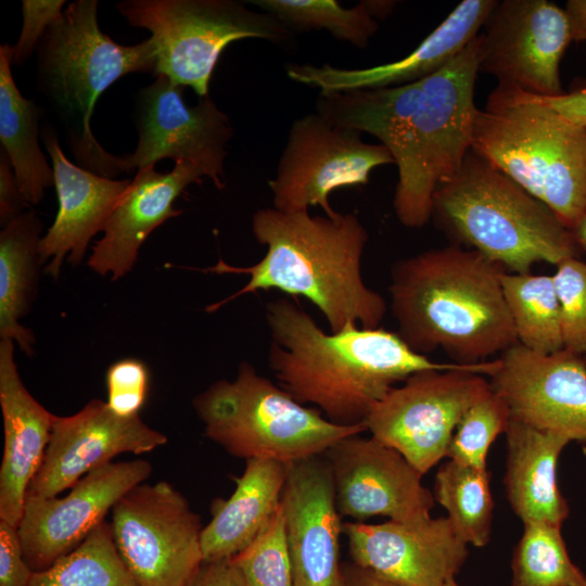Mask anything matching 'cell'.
Returning a JSON list of instances; mask_svg holds the SVG:
<instances>
[{
	"mask_svg": "<svg viewBox=\"0 0 586 586\" xmlns=\"http://www.w3.org/2000/svg\"><path fill=\"white\" fill-rule=\"evenodd\" d=\"M479 35L448 64L420 80L387 88L320 93L316 112L332 123L372 135L398 169L393 208L399 222L431 220L433 195L471 151L479 109L474 88Z\"/></svg>",
	"mask_w": 586,
	"mask_h": 586,
	"instance_id": "obj_1",
	"label": "cell"
},
{
	"mask_svg": "<svg viewBox=\"0 0 586 586\" xmlns=\"http://www.w3.org/2000/svg\"><path fill=\"white\" fill-rule=\"evenodd\" d=\"M271 343L268 365L279 385L331 422L365 424L372 408L397 383L424 370H467L489 377L498 360L437 362L415 352L398 333L349 326L326 333L297 304L266 305Z\"/></svg>",
	"mask_w": 586,
	"mask_h": 586,
	"instance_id": "obj_2",
	"label": "cell"
},
{
	"mask_svg": "<svg viewBox=\"0 0 586 586\" xmlns=\"http://www.w3.org/2000/svg\"><path fill=\"white\" fill-rule=\"evenodd\" d=\"M252 232L267 247L258 263L231 266L219 259L202 269L216 275L250 276L242 289L208 305L207 313L241 295L275 289L311 302L331 332L349 326L379 327L387 306L384 297L364 281L361 260L369 237L355 214L330 218L267 207L254 213Z\"/></svg>",
	"mask_w": 586,
	"mask_h": 586,
	"instance_id": "obj_3",
	"label": "cell"
},
{
	"mask_svg": "<svg viewBox=\"0 0 586 586\" xmlns=\"http://www.w3.org/2000/svg\"><path fill=\"white\" fill-rule=\"evenodd\" d=\"M505 271L456 244L399 259L388 288L397 333L417 353L441 348L460 364L502 354L518 343L502 292Z\"/></svg>",
	"mask_w": 586,
	"mask_h": 586,
	"instance_id": "obj_4",
	"label": "cell"
},
{
	"mask_svg": "<svg viewBox=\"0 0 586 586\" xmlns=\"http://www.w3.org/2000/svg\"><path fill=\"white\" fill-rule=\"evenodd\" d=\"M97 0H75L51 25L37 49L36 87L61 124L78 166L106 178L124 173L122 157L106 151L91 130L100 95L131 73L154 75L151 38L133 46L115 42L98 24Z\"/></svg>",
	"mask_w": 586,
	"mask_h": 586,
	"instance_id": "obj_5",
	"label": "cell"
},
{
	"mask_svg": "<svg viewBox=\"0 0 586 586\" xmlns=\"http://www.w3.org/2000/svg\"><path fill=\"white\" fill-rule=\"evenodd\" d=\"M431 219L456 245L510 272L578 255L573 231L547 205L472 150L434 193Z\"/></svg>",
	"mask_w": 586,
	"mask_h": 586,
	"instance_id": "obj_6",
	"label": "cell"
},
{
	"mask_svg": "<svg viewBox=\"0 0 586 586\" xmlns=\"http://www.w3.org/2000/svg\"><path fill=\"white\" fill-rule=\"evenodd\" d=\"M471 150L547 205L570 230L586 214V127L498 85L477 111Z\"/></svg>",
	"mask_w": 586,
	"mask_h": 586,
	"instance_id": "obj_7",
	"label": "cell"
},
{
	"mask_svg": "<svg viewBox=\"0 0 586 586\" xmlns=\"http://www.w3.org/2000/svg\"><path fill=\"white\" fill-rule=\"evenodd\" d=\"M192 406L204 434L229 455L292 463L322 456L365 424L340 425L298 403L247 361L232 381L221 379L198 394Z\"/></svg>",
	"mask_w": 586,
	"mask_h": 586,
	"instance_id": "obj_8",
	"label": "cell"
},
{
	"mask_svg": "<svg viewBox=\"0 0 586 586\" xmlns=\"http://www.w3.org/2000/svg\"><path fill=\"white\" fill-rule=\"evenodd\" d=\"M133 27L145 28L156 50L154 76L190 87L200 97L222 51L242 39L285 46L293 31L264 11L235 0H123L114 4Z\"/></svg>",
	"mask_w": 586,
	"mask_h": 586,
	"instance_id": "obj_9",
	"label": "cell"
},
{
	"mask_svg": "<svg viewBox=\"0 0 586 586\" xmlns=\"http://www.w3.org/2000/svg\"><path fill=\"white\" fill-rule=\"evenodd\" d=\"M116 549L138 586H188L204 562L200 515L170 483H141L113 507Z\"/></svg>",
	"mask_w": 586,
	"mask_h": 586,
	"instance_id": "obj_10",
	"label": "cell"
},
{
	"mask_svg": "<svg viewBox=\"0 0 586 586\" xmlns=\"http://www.w3.org/2000/svg\"><path fill=\"white\" fill-rule=\"evenodd\" d=\"M361 135L317 112L295 119L276 177L268 181L273 208L294 213L320 206L326 216L337 218L329 202L333 190L367 184L374 168L394 164L383 144L367 143Z\"/></svg>",
	"mask_w": 586,
	"mask_h": 586,
	"instance_id": "obj_11",
	"label": "cell"
},
{
	"mask_svg": "<svg viewBox=\"0 0 586 586\" xmlns=\"http://www.w3.org/2000/svg\"><path fill=\"white\" fill-rule=\"evenodd\" d=\"M492 390L485 375L467 370H424L393 387L365 425L400 453L422 475L443 458L467 410Z\"/></svg>",
	"mask_w": 586,
	"mask_h": 586,
	"instance_id": "obj_12",
	"label": "cell"
},
{
	"mask_svg": "<svg viewBox=\"0 0 586 586\" xmlns=\"http://www.w3.org/2000/svg\"><path fill=\"white\" fill-rule=\"evenodd\" d=\"M184 88L157 75L136 93L138 143L132 153L120 156L124 173L171 158L193 164L217 189H224L227 144L233 136L230 118L209 95L188 105Z\"/></svg>",
	"mask_w": 586,
	"mask_h": 586,
	"instance_id": "obj_13",
	"label": "cell"
},
{
	"mask_svg": "<svg viewBox=\"0 0 586 586\" xmlns=\"http://www.w3.org/2000/svg\"><path fill=\"white\" fill-rule=\"evenodd\" d=\"M479 34V71L538 97L564 92L560 63L572 42L564 10L548 0L497 1Z\"/></svg>",
	"mask_w": 586,
	"mask_h": 586,
	"instance_id": "obj_14",
	"label": "cell"
},
{
	"mask_svg": "<svg viewBox=\"0 0 586 586\" xmlns=\"http://www.w3.org/2000/svg\"><path fill=\"white\" fill-rule=\"evenodd\" d=\"M152 470L143 459L112 461L82 476L64 497H26L17 531L30 569L46 570L77 548Z\"/></svg>",
	"mask_w": 586,
	"mask_h": 586,
	"instance_id": "obj_15",
	"label": "cell"
},
{
	"mask_svg": "<svg viewBox=\"0 0 586 586\" xmlns=\"http://www.w3.org/2000/svg\"><path fill=\"white\" fill-rule=\"evenodd\" d=\"M491 387L510 417L586 443V362L564 348L542 354L517 343L498 358Z\"/></svg>",
	"mask_w": 586,
	"mask_h": 586,
	"instance_id": "obj_16",
	"label": "cell"
},
{
	"mask_svg": "<svg viewBox=\"0 0 586 586\" xmlns=\"http://www.w3.org/2000/svg\"><path fill=\"white\" fill-rule=\"evenodd\" d=\"M334 483L342 518L354 522L381 515L417 524L429 520L434 495L422 474L396 449L372 436L352 435L323 454Z\"/></svg>",
	"mask_w": 586,
	"mask_h": 586,
	"instance_id": "obj_17",
	"label": "cell"
},
{
	"mask_svg": "<svg viewBox=\"0 0 586 586\" xmlns=\"http://www.w3.org/2000/svg\"><path fill=\"white\" fill-rule=\"evenodd\" d=\"M166 443L167 436L139 415L122 417L106 402L91 399L72 416L54 415L43 460L26 497L59 496L120 454L142 455Z\"/></svg>",
	"mask_w": 586,
	"mask_h": 586,
	"instance_id": "obj_18",
	"label": "cell"
},
{
	"mask_svg": "<svg viewBox=\"0 0 586 586\" xmlns=\"http://www.w3.org/2000/svg\"><path fill=\"white\" fill-rule=\"evenodd\" d=\"M343 534L354 564L398 586H443L469 555L447 517L417 524L346 521Z\"/></svg>",
	"mask_w": 586,
	"mask_h": 586,
	"instance_id": "obj_19",
	"label": "cell"
},
{
	"mask_svg": "<svg viewBox=\"0 0 586 586\" xmlns=\"http://www.w3.org/2000/svg\"><path fill=\"white\" fill-rule=\"evenodd\" d=\"M280 504L293 586H344L340 562L344 522L323 455L289 463Z\"/></svg>",
	"mask_w": 586,
	"mask_h": 586,
	"instance_id": "obj_20",
	"label": "cell"
},
{
	"mask_svg": "<svg viewBox=\"0 0 586 586\" xmlns=\"http://www.w3.org/2000/svg\"><path fill=\"white\" fill-rule=\"evenodd\" d=\"M41 138L50 156L58 212L39 243L44 272L58 279L65 256L77 266L85 257L90 240L103 231L130 180L106 178L73 164L64 154L59 135L50 124L41 128Z\"/></svg>",
	"mask_w": 586,
	"mask_h": 586,
	"instance_id": "obj_21",
	"label": "cell"
},
{
	"mask_svg": "<svg viewBox=\"0 0 586 586\" xmlns=\"http://www.w3.org/2000/svg\"><path fill=\"white\" fill-rule=\"evenodd\" d=\"M497 0H463L412 52L397 61L365 68L291 63L286 75L320 93L402 86L425 78L455 59L477 35Z\"/></svg>",
	"mask_w": 586,
	"mask_h": 586,
	"instance_id": "obj_22",
	"label": "cell"
},
{
	"mask_svg": "<svg viewBox=\"0 0 586 586\" xmlns=\"http://www.w3.org/2000/svg\"><path fill=\"white\" fill-rule=\"evenodd\" d=\"M204 174L193 164L175 163L169 173H158L155 165L137 170L136 176L114 208L103 237L92 247L88 267L100 276L118 280L133 267L138 252L158 226L181 211L174 202L191 183H202Z\"/></svg>",
	"mask_w": 586,
	"mask_h": 586,
	"instance_id": "obj_23",
	"label": "cell"
},
{
	"mask_svg": "<svg viewBox=\"0 0 586 586\" xmlns=\"http://www.w3.org/2000/svg\"><path fill=\"white\" fill-rule=\"evenodd\" d=\"M0 406L4 431L0 520L17 527L29 484L43 460L54 415L25 387L11 340L0 341Z\"/></svg>",
	"mask_w": 586,
	"mask_h": 586,
	"instance_id": "obj_24",
	"label": "cell"
},
{
	"mask_svg": "<svg viewBox=\"0 0 586 586\" xmlns=\"http://www.w3.org/2000/svg\"><path fill=\"white\" fill-rule=\"evenodd\" d=\"M505 487L514 513L523 523L562 526L570 509L557 481V464L570 443L562 435L511 419L506 431Z\"/></svg>",
	"mask_w": 586,
	"mask_h": 586,
	"instance_id": "obj_25",
	"label": "cell"
},
{
	"mask_svg": "<svg viewBox=\"0 0 586 586\" xmlns=\"http://www.w3.org/2000/svg\"><path fill=\"white\" fill-rule=\"evenodd\" d=\"M289 463L249 459L228 499L212 501L209 522L203 526L204 561L230 560L267 525L278 510Z\"/></svg>",
	"mask_w": 586,
	"mask_h": 586,
	"instance_id": "obj_26",
	"label": "cell"
},
{
	"mask_svg": "<svg viewBox=\"0 0 586 586\" xmlns=\"http://www.w3.org/2000/svg\"><path fill=\"white\" fill-rule=\"evenodd\" d=\"M42 227L36 211L28 208L0 231V339L16 342L28 356L34 354L35 336L20 319L37 294Z\"/></svg>",
	"mask_w": 586,
	"mask_h": 586,
	"instance_id": "obj_27",
	"label": "cell"
},
{
	"mask_svg": "<svg viewBox=\"0 0 586 586\" xmlns=\"http://www.w3.org/2000/svg\"><path fill=\"white\" fill-rule=\"evenodd\" d=\"M13 48L0 46V141L28 204H39L54 186V173L39 146L43 110L18 90L12 74Z\"/></svg>",
	"mask_w": 586,
	"mask_h": 586,
	"instance_id": "obj_28",
	"label": "cell"
},
{
	"mask_svg": "<svg viewBox=\"0 0 586 586\" xmlns=\"http://www.w3.org/2000/svg\"><path fill=\"white\" fill-rule=\"evenodd\" d=\"M501 284L518 343L542 354L562 349L560 305L552 276L505 271Z\"/></svg>",
	"mask_w": 586,
	"mask_h": 586,
	"instance_id": "obj_29",
	"label": "cell"
},
{
	"mask_svg": "<svg viewBox=\"0 0 586 586\" xmlns=\"http://www.w3.org/2000/svg\"><path fill=\"white\" fill-rule=\"evenodd\" d=\"M433 495L468 545H487L494 509L487 470L448 460L435 474Z\"/></svg>",
	"mask_w": 586,
	"mask_h": 586,
	"instance_id": "obj_30",
	"label": "cell"
},
{
	"mask_svg": "<svg viewBox=\"0 0 586 586\" xmlns=\"http://www.w3.org/2000/svg\"><path fill=\"white\" fill-rule=\"evenodd\" d=\"M29 586L138 585L116 549L110 523L104 521L73 551L34 572Z\"/></svg>",
	"mask_w": 586,
	"mask_h": 586,
	"instance_id": "obj_31",
	"label": "cell"
},
{
	"mask_svg": "<svg viewBox=\"0 0 586 586\" xmlns=\"http://www.w3.org/2000/svg\"><path fill=\"white\" fill-rule=\"evenodd\" d=\"M293 30L329 31L335 39L365 49L379 28L368 1L346 9L335 0H251Z\"/></svg>",
	"mask_w": 586,
	"mask_h": 586,
	"instance_id": "obj_32",
	"label": "cell"
},
{
	"mask_svg": "<svg viewBox=\"0 0 586 586\" xmlns=\"http://www.w3.org/2000/svg\"><path fill=\"white\" fill-rule=\"evenodd\" d=\"M523 524L511 561V586H586V574L570 559L562 526Z\"/></svg>",
	"mask_w": 586,
	"mask_h": 586,
	"instance_id": "obj_33",
	"label": "cell"
},
{
	"mask_svg": "<svg viewBox=\"0 0 586 586\" xmlns=\"http://www.w3.org/2000/svg\"><path fill=\"white\" fill-rule=\"evenodd\" d=\"M511 420L506 403L491 390L477 399L463 415L451 437L449 460L487 470L491 445L506 433Z\"/></svg>",
	"mask_w": 586,
	"mask_h": 586,
	"instance_id": "obj_34",
	"label": "cell"
},
{
	"mask_svg": "<svg viewBox=\"0 0 586 586\" xmlns=\"http://www.w3.org/2000/svg\"><path fill=\"white\" fill-rule=\"evenodd\" d=\"M230 560L249 586H293L281 504L260 533Z\"/></svg>",
	"mask_w": 586,
	"mask_h": 586,
	"instance_id": "obj_35",
	"label": "cell"
},
{
	"mask_svg": "<svg viewBox=\"0 0 586 586\" xmlns=\"http://www.w3.org/2000/svg\"><path fill=\"white\" fill-rule=\"evenodd\" d=\"M552 279L560 305L563 348L586 356V262L577 256L556 265Z\"/></svg>",
	"mask_w": 586,
	"mask_h": 586,
	"instance_id": "obj_36",
	"label": "cell"
},
{
	"mask_svg": "<svg viewBox=\"0 0 586 586\" xmlns=\"http://www.w3.org/2000/svg\"><path fill=\"white\" fill-rule=\"evenodd\" d=\"M109 407L118 416L139 415L150 390V372L137 358H124L113 362L106 371Z\"/></svg>",
	"mask_w": 586,
	"mask_h": 586,
	"instance_id": "obj_37",
	"label": "cell"
},
{
	"mask_svg": "<svg viewBox=\"0 0 586 586\" xmlns=\"http://www.w3.org/2000/svg\"><path fill=\"white\" fill-rule=\"evenodd\" d=\"M64 0H23V24L13 48L12 65H23L36 51L47 29L63 14Z\"/></svg>",
	"mask_w": 586,
	"mask_h": 586,
	"instance_id": "obj_38",
	"label": "cell"
},
{
	"mask_svg": "<svg viewBox=\"0 0 586 586\" xmlns=\"http://www.w3.org/2000/svg\"><path fill=\"white\" fill-rule=\"evenodd\" d=\"M33 575L17 527L0 520V586H29Z\"/></svg>",
	"mask_w": 586,
	"mask_h": 586,
	"instance_id": "obj_39",
	"label": "cell"
},
{
	"mask_svg": "<svg viewBox=\"0 0 586 586\" xmlns=\"http://www.w3.org/2000/svg\"><path fill=\"white\" fill-rule=\"evenodd\" d=\"M29 207L16 180L11 162L0 149V225L4 227Z\"/></svg>",
	"mask_w": 586,
	"mask_h": 586,
	"instance_id": "obj_40",
	"label": "cell"
},
{
	"mask_svg": "<svg viewBox=\"0 0 586 586\" xmlns=\"http://www.w3.org/2000/svg\"><path fill=\"white\" fill-rule=\"evenodd\" d=\"M533 95V94H532ZM537 101L546 105L569 122L586 127V80L581 78L573 81L570 89L557 97L534 95Z\"/></svg>",
	"mask_w": 586,
	"mask_h": 586,
	"instance_id": "obj_41",
	"label": "cell"
},
{
	"mask_svg": "<svg viewBox=\"0 0 586 586\" xmlns=\"http://www.w3.org/2000/svg\"><path fill=\"white\" fill-rule=\"evenodd\" d=\"M188 586H249L231 560L204 561Z\"/></svg>",
	"mask_w": 586,
	"mask_h": 586,
	"instance_id": "obj_42",
	"label": "cell"
},
{
	"mask_svg": "<svg viewBox=\"0 0 586 586\" xmlns=\"http://www.w3.org/2000/svg\"><path fill=\"white\" fill-rule=\"evenodd\" d=\"M572 42L586 41V0H569L564 7Z\"/></svg>",
	"mask_w": 586,
	"mask_h": 586,
	"instance_id": "obj_43",
	"label": "cell"
},
{
	"mask_svg": "<svg viewBox=\"0 0 586 586\" xmlns=\"http://www.w3.org/2000/svg\"><path fill=\"white\" fill-rule=\"evenodd\" d=\"M344 586H398L393 582L360 568L353 562L343 564Z\"/></svg>",
	"mask_w": 586,
	"mask_h": 586,
	"instance_id": "obj_44",
	"label": "cell"
},
{
	"mask_svg": "<svg viewBox=\"0 0 586 586\" xmlns=\"http://www.w3.org/2000/svg\"><path fill=\"white\" fill-rule=\"evenodd\" d=\"M573 234L579 247L586 250V214L573 229Z\"/></svg>",
	"mask_w": 586,
	"mask_h": 586,
	"instance_id": "obj_45",
	"label": "cell"
},
{
	"mask_svg": "<svg viewBox=\"0 0 586 586\" xmlns=\"http://www.w3.org/2000/svg\"><path fill=\"white\" fill-rule=\"evenodd\" d=\"M443 586H461L459 585L455 578H451L449 581H447Z\"/></svg>",
	"mask_w": 586,
	"mask_h": 586,
	"instance_id": "obj_46",
	"label": "cell"
},
{
	"mask_svg": "<svg viewBox=\"0 0 586 586\" xmlns=\"http://www.w3.org/2000/svg\"><path fill=\"white\" fill-rule=\"evenodd\" d=\"M584 359H585V362H586V356L584 357Z\"/></svg>",
	"mask_w": 586,
	"mask_h": 586,
	"instance_id": "obj_47",
	"label": "cell"
}]
</instances>
